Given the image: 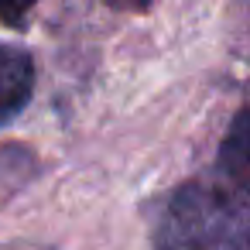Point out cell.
<instances>
[{
	"mask_svg": "<svg viewBox=\"0 0 250 250\" xmlns=\"http://www.w3.org/2000/svg\"><path fill=\"white\" fill-rule=\"evenodd\" d=\"M158 250H250V199L206 182H185L168 199L158 229Z\"/></svg>",
	"mask_w": 250,
	"mask_h": 250,
	"instance_id": "6da1fadb",
	"label": "cell"
},
{
	"mask_svg": "<svg viewBox=\"0 0 250 250\" xmlns=\"http://www.w3.org/2000/svg\"><path fill=\"white\" fill-rule=\"evenodd\" d=\"M35 93V62L24 48L0 42V127L11 124Z\"/></svg>",
	"mask_w": 250,
	"mask_h": 250,
	"instance_id": "7a4b0ae2",
	"label": "cell"
},
{
	"mask_svg": "<svg viewBox=\"0 0 250 250\" xmlns=\"http://www.w3.org/2000/svg\"><path fill=\"white\" fill-rule=\"evenodd\" d=\"M216 171L226 188L250 195V106H243L229 120L219 154H216Z\"/></svg>",
	"mask_w": 250,
	"mask_h": 250,
	"instance_id": "3957f363",
	"label": "cell"
},
{
	"mask_svg": "<svg viewBox=\"0 0 250 250\" xmlns=\"http://www.w3.org/2000/svg\"><path fill=\"white\" fill-rule=\"evenodd\" d=\"M38 171V158L24 144H0V206L21 192Z\"/></svg>",
	"mask_w": 250,
	"mask_h": 250,
	"instance_id": "277c9868",
	"label": "cell"
},
{
	"mask_svg": "<svg viewBox=\"0 0 250 250\" xmlns=\"http://www.w3.org/2000/svg\"><path fill=\"white\" fill-rule=\"evenodd\" d=\"M35 4H38V0H0V21L11 24V28H21Z\"/></svg>",
	"mask_w": 250,
	"mask_h": 250,
	"instance_id": "5b68a950",
	"label": "cell"
},
{
	"mask_svg": "<svg viewBox=\"0 0 250 250\" xmlns=\"http://www.w3.org/2000/svg\"><path fill=\"white\" fill-rule=\"evenodd\" d=\"M106 4L117 7V11H147L151 0H106Z\"/></svg>",
	"mask_w": 250,
	"mask_h": 250,
	"instance_id": "8992f818",
	"label": "cell"
}]
</instances>
